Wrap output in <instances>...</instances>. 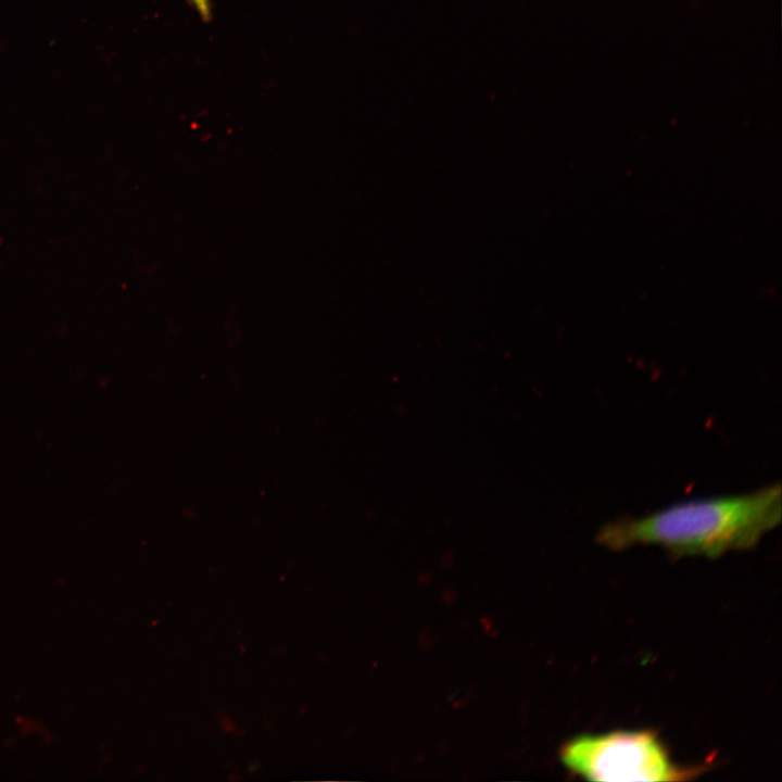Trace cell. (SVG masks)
<instances>
[{"instance_id":"cell-1","label":"cell","mask_w":782,"mask_h":782,"mask_svg":"<svg viewBox=\"0 0 782 782\" xmlns=\"http://www.w3.org/2000/svg\"><path fill=\"white\" fill-rule=\"evenodd\" d=\"M781 485L753 492L684 501L641 517L607 522L596 541L620 551L659 546L676 556L715 558L748 550L781 522Z\"/></svg>"},{"instance_id":"cell-2","label":"cell","mask_w":782,"mask_h":782,"mask_svg":"<svg viewBox=\"0 0 782 782\" xmlns=\"http://www.w3.org/2000/svg\"><path fill=\"white\" fill-rule=\"evenodd\" d=\"M560 759L570 772L590 781H682L699 772L673 762L649 730L581 734L565 743Z\"/></svg>"},{"instance_id":"cell-3","label":"cell","mask_w":782,"mask_h":782,"mask_svg":"<svg viewBox=\"0 0 782 782\" xmlns=\"http://www.w3.org/2000/svg\"><path fill=\"white\" fill-rule=\"evenodd\" d=\"M193 7L198 10L202 18L209 20L211 16L210 13V3L209 0H190Z\"/></svg>"}]
</instances>
